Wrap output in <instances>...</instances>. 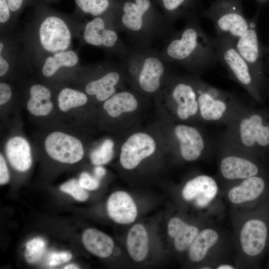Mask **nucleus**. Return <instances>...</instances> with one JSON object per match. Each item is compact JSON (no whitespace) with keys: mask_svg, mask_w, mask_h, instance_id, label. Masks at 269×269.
<instances>
[{"mask_svg":"<svg viewBox=\"0 0 269 269\" xmlns=\"http://www.w3.org/2000/svg\"><path fill=\"white\" fill-rule=\"evenodd\" d=\"M39 127L34 135L35 147L61 163L74 164L82 160L88 147L87 129L63 121L48 122Z\"/></svg>","mask_w":269,"mask_h":269,"instance_id":"obj_1","label":"nucleus"},{"mask_svg":"<svg viewBox=\"0 0 269 269\" xmlns=\"http://www.w3.org/2000/svg\"><path fill=\"white\" fill-rule=\"evenodd\" d=\"M221 138L253 154L269 152V114L246 105L226 125Z\"/></svg>","mask_w":269,"mask_h":269,"instance_id":"obj_2","label":"nucleus"},{"mask_svg":"<svg viewBox=\"0 0 269 269\" xmlns=\"http://www.w3.org/2000/svg\"><path fill=\"white\" fill-rule=\"evenodd\" d=\"M166 53L170 58L187 65L197 74L218 62L213 38L202 30L197 21L188 25L170 42Z\"/></svg>","mask_w":269,"mask_h":269,"instance_id":"obj_3","label":"nucleus"},{"mask_svg":"<svg viewBox=\"0 0 269 269\" xmlns=\"http://www.w3.org/2000/svg\"><path fill=\"white\" fill-rule=\"evenodd\" d=\"M200 123L226 125L246 105L235 94L223 90L194 77Z\"/></svg>","mask_w":269,"mask_h":269,"instance_id":"obj_4","label":"nucleus"},{"mask_svg":"<svg viewBox=\"0 0 269 269\" xmlns=\"http://www.w3.org/2000/svg\"><path fill=\"white\" fill-rule=\"evenodd\" d=\"M213 40L218 62L226 68L230 78L254 100L261 103L263 93L248 63L237 50L235 41L217 35Z\"/></svg>","mask_w":269,"mask_h":269,"instance_id":"obj_5","label":"nucleus"},{"mask_svg":"<svg viewBox=\"0 0 269 269\" xmlns=\"http://www.w3.org/2000/svg\"><path fill=\"white\" fill-rule=\"evenodd\" d=\"M32 40L37 51L45 56L70 49L73 32L70 23L62 17L48 15L36 21Z\"/></svg>","mask_w":269,"mask_h":269,"instance_id":"obj_6","label":"nucleus"},{"mask_svg":"<svg viewBox=\"0 0 269 269\" xmlns=\"http://www.w3.org/2000/svg\"><path fill=\"white\" fill-rule=\"evenodd\" d=\"M56 102L60 120L74 126L88 129L96 123L97 110L83 91L62 86L56 91Z\"/></svg>","mask_w":269,"mask_h":269,"instance_id":"obj_7","label":"nucleus"},{"mask_svg":"<svg viewBox=\"0 0 269 269\" xmlns=\"http://www.w3.org/2000/svg\"><path fill=\"white\" fill-rule=\"evenodd\" d=\"M203 15L213 22L217 36L234 41L250 26V19L245 16L241 0H218L204 11Z\"/></svg>","mask_w":269,"mask_h":269,"instance_id":"obj_8","label":"nucleus"},{"mask_svg":"<svg viewBox=\"0 0 269 269\" xmlns=\"http://www.w3.org/2000/svg\"><path fill=\"white\" fill-rule=\"evenodd\" d=\"M219 155V169L221 176L229 180H243L259 175L258 157L220 138L216 144Z\"/></svg>","mask_w":269,"mask_h":269,"instance_id":"obj_9","label":"nucleus"},{"mask_svg":"<svg viewBox=\"0 0 269 269\" xmlns=\"http://www.w3.org/2000/svg\"><path fill=\"white\" fill-rule=\"evenodd\" d=\"M171 86L168 100L170 122L199 123L198 95L194 78L177 79Z\"/></svg>","mask_w":269,"mask_h":269,"instance_id":"obj_10","label":"nucleus"},{"mask_svg":"<svg viewBox=\"0 0 269 269\" xmlns=\"http://www.w3.org/2000/svg\"><path fill=\"white\" fill-rule=\"evenodd\" d=\"M170 145L186 161H194L206 155L212 145L206 134L190 124L171 123Z\"/></svg>","mask_w":269,"mask_h":269,"instance_id":"obj_11","label":"nucleus"},{"mask_svg":"<svg viewBox=\"0 0 269 269\" xmlns=\"http://www.w3.org/2000/svg\"><path fill=\"white\" fill-rule=\"evenodd\" d=\"M258 13L250 18L248 30L235 41L236 48L248 63L263 93L267 82L264 61L263 46L258 35Z\"/></svg>","mask_w":269,"mask_h":269,"instance_id":"obj_12","label":"nucleus"},{"mask_svg":"<svg viewBox=\"0 0 269 269\" xmlns=\"http://www.w3.org/2000/svg\"><path fill=\"white\" fill-rule=\"evenodd\" d=\"M25 106L39 125L53 121H61L56 102V91L44 83L34 82L26 89Z\"/></svg>","mask_w":269,"mask_h":269,"instance_id":"obj_13","label":"nucleus"},{"mask_svg":"<svg viewBox=\"0 0 269 269\" xmlns=\"http://www.w3.org/2000/svg\"><path fill=\"white\" fill-rule=\"evenodd\" d=\"M156 148V142L150 135L144 132L135 133L121 146V165L126 169H133L143 159L153 154Z\"/></svg>","mask_w":269,"mask_h":269,"instance_id":"obj_14","label":"nucleus"},{"mask_svg":"<svg viewBox=\"0 0 269 269\" xmlns=\"http://www.w3.org/2000/svg\"><path fill=\"white\" fill-rule=\"evenodd\" d=\"M138 102L131 93L122 91L115 93L97 109L96 124L103 129H106L112 123L123 115L135 112Z\"/></svg>","mask_w":269,"mask_h":269,"instance_id":"obj_15","label":"nucleus"},{"mask_svg":"<svg viewBox=\"0 0 269 269\" xmlns=\"http://www.w3.org/2000/svg\"><path fill=\"white\" fill-rule=\"evenodd\" d=\"M79 63L78 55L73 50L56 52L43 59L40 67V75L46 81L58 83L62 74H67L72 80L70 74L74 79L78 72Z\"/></svg>","mask_w":269,"mask_h":269,"instance_id":"obj_16","label":"nucleus"},{"mask_svg":"<svg viewBox=\"0 0 269 269\" xmlns=\"http://www.w3.org/2000/svg\"><path fill=\"white\" fill-rule=\"evenodd\" d=\"M266 223L259 218L250 219L243 224L240 232V244L244 254L254 257L264 251L268 238Z\"/></svg>","mask_w":269,"mask_h":269,"instance_id":"obj_17","label":"nucleus"},{"mask_svg":"<svg viewBox=\"0 0 269 269\" xmlns=\"http://www.w3.org/2000/svg\"><path fill=\"white\" fill-rule=\"evenodd\" d=\"M218 186L215 180L207 175H197L184 186L182 195L187 201H192L199 208L207 207L216 197Z\"/></svg>","mask_w":269,"mask_h":269,"instance_id":"obj_18","label":"nucleus"},{"mask_svg":"<svg viewBox=\"0 0 269 269\" xmlns=\"http://www.w3.org/2000/svg\"><path fill=\"white\" fill-rule=\"evenodd\" d=\"M4 152L11 167L16 171L25 172L32 163L31 145L23 135L13 134L5 140Z\"/></svg>","mask_w":269,"mask_h":269,"instance_id":"obj_19","label":"nucleus"},{"mask_svg":"<svg viewBox=\"0 0 269 269\" xmlns=\"http://www.w3.org/2000/svg\"><path fill=\"white\" fill-rule=\"evenodd\" d=\"M120 79L118 72L110 71L99 78L86 81L82 88L79 90L87 94L94 104L101 105L116 93V86Z\"/></svg>","mask_w":269,"mask_h":269,"instance_id":"obj_20","label":"nucleus"},{"mask_svg":"<svg viewBox=\"0 0 269 269\" xmlns=\"http://www.w3.org/2000/svg\"><path fill=\"white\" fill-rule=\"evenodd\" d=\"M110 218L120 224H130L134 221L137 211L135 203L127 193L119 191L111 195L107 205Z\"/></svg>","mask_w":269,"mask_h":269,"instance_id":"obj_21","label":"nucleus"},{"mask_svg":"<svg viewBox=\"0 0 269 269\" xmlns=\"http://www.w3.org/2000/svg\"><path fill=\"white\" fill-rule=\"evenodd\" d=\"M265 186V179L262 176L258 175L250 177L231 188L228 193V198L235 204L252 201L263 193Z\"/></svg>","mask_w":269,"mask_h":269,"instance_id":"obj_22","label":"nucleus"},{"mask_svg":"<svg viewBox=\"0 0 269 269\" xmlns=\"http://www.w3.org/2000/svg\"><path fill=\"white\" fill-rule=\"evenodd\" d=\"M83 37L84 41L90 45L106 47L114 46L118 39L116 32L106 28L104 20L99 17L93 18L86 24Z\"/></svg>","mask_w":269,"mask_h":269,"instance_id":"obj_23","label":"nucleus"},{"mask_svg":"<svg viewBox=\"0 0 269 269\" xmlns=\"http://www.w3.org/2000/svg\"><path fill=\"white\" fill-rule=\"evenodd\" d=\"M167 229L169 236L174 239L176 250L180 252L189 248L199 232L196 226L188 225L177 217L172 218L169 220Z\"/></svg>","mask_w":269,"mask_h":269,"instance_id":"obj_24","label":"nucleus"},{"mask_svg":"<svg viewBox=\"0 0 269 269\" xmlns=\"http://www.w3.org/2000/svg\"><path fill=\"white\" fill-rule=\"evenodd\" d=\"M85 248L92 254L102 258L109 257L114 244L113 240L104 233L93 228L86 230L82 235Z\"/></svg>","mask_w":269,"mask_h":269,"instance_id":"obj_25","label":"nucleus"},{"mask_svg":"<svg viewBox=\"0 0 269 269\" xmlns=\"http://www.w3.org/2000/svg\"><path fill=\"white\" fill-rule=\"evenodd\" d=\"M163 72V65L158 58L147 57L139 75V86L145 92L152 93L155 92L160 86V80Z\"/></svg>","mask_w":269,"mask_h":269,"instance_id":"obj_26","label":"nucleus"},{"mask_svg":"<svg viewBox=\"0 0 269 269\" xmlns=\"http://www.w3.org/2000/svg\"><path fill=\"white\" fill-rule=\"evenodd\" d=\"M219 239L218 233L211 228H206L199 232L188 248L190 261L194 263L202 261Z\"/></svg>","mask_w":269,"mask_h":269,"instance_id":"obj_27","label":"nucleus"},{"mask_svg":"<svg viewBox=\"0 0 269 269\" xmlns=\"http://www.w3.org/2000/svg\"><path fill=\"white\" fill-rule=\"evenodd\" d=\"M129 254L135 262L143 261L148 252V237L144 227L135 224L129 231L127 238Z\"/></svg>","mask_w":269,"mask_h":269,"instance_id":"obj_28","label":"nucleus"},{"mask_svg":"<svg viewBox=\"0 0 269 269\" xmlns=\"http://www.w3.org/2000/svg\"><path fill=\"white\" fill-rule=\"evenodd\" d=\"M150 6L149 0H135V2L127 1L123 6L124 13L122 22L128 28L139 30L142 25V16Z\"/></svg>","mask_w":269,"mask_h":269,"instance_id":"obj_29","label":"nucleus"},{"mask_svg":"<svg viewBox=\"0 0 269 269\" xmlns=\"http://www.w3.org/2000/svg\"><path fill=\"white\" fill-rule=\"evenodd\" d=\"M114 142L112 139H105L90 152L91 162L95 165H102L109 162L114 154Z\"/></svg>","mask_w":269,"mask_h":269,"instance_id":"obj_30","label":"nucleus"},{"mask_svg":"<svg viewBox=\"0 0 269 269\" xmlns=\"http://www.w3.org/2000/svg\"><path fill=\"white\" fill-rule=\"evenodd\" d=\"M46 246L45 240L40 237L35 238L27 242L24 253L27 262L31 264L39 260L45 252Z\"/></svg>","mask_w":269,"mask_h":269,"instance_id":"obj_31","label":"nucleus"},{"mask_svg":"<svg viewBox=\"0 0 269 269\" xmlns=\"http://www.w3.org/2000/svg\"><path fill=\"white\" fill-rule=\"evenodd\" d=\"M75 2L83 12L93 16L101 14L109 6L108 0H75Z\"/></svg>","mask_w":269,"mask_h":269,"instance_id":"obj_32","label":"nucleus"},{"mask_svg":"<svg viewBox=\"0 0 269 269\" xmlns=\"http://www.w3.org/2000/svg\"><path fill=\"white\" fill-rule=\"evenodd\" d=\"M62 192L71 195L75 200L85 201L89 197L88 192L79 184L78 180L71 179L63 183L60 187Z\"/></svg>","mask_w":269,"mask_h":269,"instance_id":"obj_33","label":"nucleus"},{"mask_svg":"<svg viewBox=\"0 0 269 269\" xmlns=\"http://www.w3.org/2000/svg\"><path fill=\"white\" fill-rule=\"evenodd\" d=\"M15 97L14 90L10 83L6 81L0 82V107L1 116L9 109L10 105L14 102Z\"/></svg>","mask_w":269,"mask_h":269,"instance_id":"obj_34","label":"nucleus"},{"mask_svg":"<svg viewBox=\"0 0 269 269\" xmlns=\"http://www.w3.org/2000/svg\"><path fill=\"white\" fill-rule=\"evenodd\" d=\"M78 182L82 187L87 190H95L100 184V179L86 172L80 174Z\"/></svg>","mask_w":269,"mask_h":269,"instance_id":"obj_35","label":"nucleus"},{"mask_svg":"<svg viewBox=\"0 0 269 269\" xmlns=\"http://www.w3.org/2000/svg\"><path fill=\"white\" fill-rule=\"evenodd\" d=\"M72 257V254L68 252L53 253L49 257V265L55 266L70 261Z\"/></svg>","mask_w":269,"mask_h":269,"instance_id":"obj_36","label":"nucleus"},{"mask_svg":"<svg viewBox=\"0 0 269 269\" xmlns=\"http://www.w3.org/2000/svg\"><path fill=\"white\" fill-rule=\"evenodd\" d=\"M11 11L6 0H0V27L5 26L10 21Z\"/></svg>","mask_w":269,"mask_h":269,"instance_id":"obj_37","label":"nucleus"},{"mask_svg":"<svg viewBox=\"0 0 269 269\" xmlns=\"http://www.w3.org/2000/svg\"><path fill=\"white\" fill-rule=\"evenodd\" d=\"M10 179L9 171L7 164L3 154L0 153V184L4 185L8 182Z\"/></svg>","mask_w":269,"mask_h":269,"instance_id":"obj_38","label":"nucleus"},{"mask_svg":"<svg viewBox=\"0 0 269 269\" xmlns=\"http://www.w3.org/2000/svg\"><path fill=\"white\" fill-rule=\"evenodd\" d=\"M164 7L173 11L179 8L186 0H162Z\"/></svg>","mask_w":269,"mask_h":269,"instance_id":"obj_39","label":"nucleus"},{"mask_svg":"<svg viewBox=\"0 0 269 269\" xmlns=\"http://www.w3.org/2000/svg\"><path fill=\"white\" fill-rule=\"evenodd\" d=\"M11 13L18 12L22 7L24 0H6Z\"/></svg>","mask_w":269,"mask_h":269,"instance_id":"obj_40","label":"nucleus"},{"mask_svg":"<svg viewBox=\"0 0 269 269\" xmlns=\"http://www.w3.org/2000/svg\"><path fill=\"white\" fill-rule=\"evenodd\" d=\"M264 67L267 75L269 74V41L266 46H263Z\"/></svg>","mask_w":269,"mask_h":269,"instance_id":"obj_41","label":"nucleus"},{"mask_svg":"<svg viewBox=\"0 0 269 269\" xmlns=\"http://www.w3.org/2000/svg\"><path fill=\"white\" fill-rule=\"evenodd\" d=\"M94 176L100 180L106 175V170L101 165H97L94 169Z\"/></svg>","mask_w":269,"mask_h":269,"instance_id":"obj_42","label":"nucleus"},{"mask_svg":"<svg viewBox=\"0 0 269 269\" xmlns=\"http://www.w3.org/2000/svg\"><path fill=\"white\" fill-rule=\"evenodd\" d=\"M217 269H234V267L229 264H222L217 267Z\"/></svg>","mask_w":269,"mask_h":269,"instance_id":"obj_43","label":"nucleus"},{"mask_svg":"<svg viewBox=\"0 0 269 269\" xmlns=\"http://www.w3.org/2000/svg\"><path fill=\"white\" fill-rule=\"evenodd\" d=\"M63 269H79V267L74 264H70L66 266Z\"/></svg>","mask_w":269,"mask_h":269,"instance_id":"obj_44","label":"nucleus"},{"mask_svg":"<svg viewBox=\"0 0 269 269\" xmlns=\"http://www.w3.org/2000/svg\"><path fill=\"white\" fill-rule=\"evenodd\" d=\"M260 1H262V2H264V1H265L266 0H259Z\"/></svg>","mask_w":269,"mask_h":269,"instance_id":"obj_45","label":"nucleus"}]
</instances>
